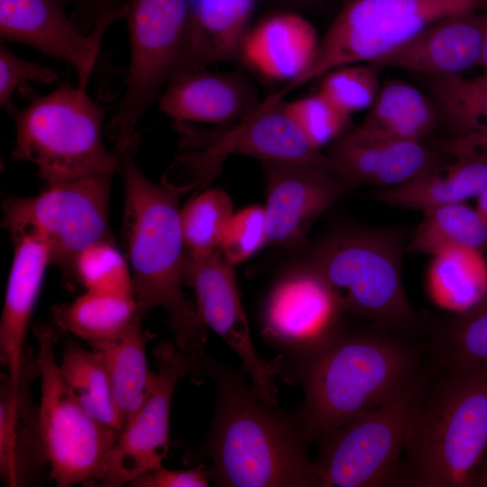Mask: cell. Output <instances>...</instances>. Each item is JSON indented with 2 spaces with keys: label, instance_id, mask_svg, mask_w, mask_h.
<instances>
[{
  "label": "cell",
  "instance_id": "cell-3",
  "mask_svg": "<svg viewBox=\"0 0 487 487\" xmlns=\"http://www.w3.org/2000/svg\"><path fill=\"white\" fill-rule=\"evenodd\" d=\"M134 136L123 155L124 212V245L133 271L138 314L163 308L179 348L202 351L206 326L182 290L185 256L179 209V190L150 180L137 167Z\"/></svg>",
  "mask_w": 487,
  "mask_h": 487
},
{
  "label": "cell",
  "instance_id": "cell-42",
  "mask_svg": "<svg viewBox=\"0 0 487 487\" xmlns=\"http://www.w3.org/2000/svg\"><path fill=\"white\" fill-rule=\"evenodd\" d=\"M279 10H290L301 13L303 11L324 10L334 3L343 0H270Z\"/></svg>",
  "mask_w": 487,
  "mask_h": 487
},
{
  "label": "cell",
  "instance_id": "cell-46",
  "mask_svg": "<svg viewBox=\"0 0 487 487\" xmlns=\"http://www.w3.org/2000/svg\"><path fill=\"white\" fill-rule=\"evenodd\" d=\"M476 210L487 223V187L477 197Z\"/></svg>",
  "mask_w": 487,
  "mask_h": 487
},
{
  "label": "cell",
  "instance_id": "cell-39",
  "mask_svg": "<svg viewBox=\"0 0 487 487\" xmlns=\"http://www.w3.org/2000/svg\"><path fill=\"white\" fill-rule=\"evenodd\" d=\"M57 79L58 74L51 69L37 62L23 60L1 44L0 105L13 116L19 111L12 101L17 87L30 81L50 84Z\"/></svg>",
  "mask_w": 487,
  "mask_h": 487
},
{
  "label": "cell",
  "instance_id": "cell-43",
  "mask_svg": "<svg viewBox=\"0 0 487 487\" xmlns=\"http://www.w3.org/2000/svg\"><path fill=\"white\" fill-rule=\"evenodd\" d=\"M65 2L76 3L81 5H91L96 9V15L103 10L116 6L122 3L118 0H64Z\"/></svg>",
  "mask_w": 487,
  "mask_h": 487
},
{
  "label": "cell",
  "instance_id": "cell-7",
  "mask_svg": "<svg viewBox=\"0 0 487 487\" xmlns=\"http://www.w3.org/2000/svg\"><path fill=\"white\" fill-rule=\"evenodd\" d=\"M285 102L263 101L236 124L205 129L174 121L179 145L185 151L163 176L162 183L180 193L204 188L219 173L231 154L262 162L297 164L332 171L329 160L307 141L285 111ZM333 172V171H332Z\"/></svg>",
  "mask_w": 487,
  "mask_h": 487
},
{
  "label": "cell",
  "instance_id": "cell-29",
  "mask_svg": "<svg viewBox=\"0 0 487 487\" xmlns=\"http://www.w3.org/2000/svg\"><path fill=\"white\" fill-rule=\"evenodd\" d=\"M53 313L60 329L90 345L118 335L138 311L133 295L87 290L73 302L55 307Z\"/></svg>",
  "mask_w": 487,
  "mask_h": 487
},
{
  "label": "cell",
  "instance_id": "cell-30",
  "mask_svg": "<svg viewBox=\"0 0 487 487\" xmlns=\"http://www.w3.org/2000/svg\"><path fill=\"white\" fill-rule=\"evenodd\" d=\"M59 367L84 410L96 421L120 435L124 422L115 403L100 355L92 349L71 343L64 349Z\"/></svg>",
  "mask_w": 487,
  "mask_h": 487
},
{
  "label": "cell",
  "instance_id": "cell-44",
  "mask_svg": "<svg viewBox=\"0 0 487 487\" xmlns=\"http://www.w3.org/2000/svg\"><path fill=\"white\" fill-rule=\"evenodd\" d=\"M483 20H484V29H483V41H482V51L480 66L482 69V73L487 74V5L482 9Z\"/></svg>",
  "mask_w": 487,
  "mask_h": 487
},
{
  "label": "cell",
  "instance_id": "cell-26",
  "mask_svg": "<svg viewBox=\"0 0 487 487\" xmlns=\"http://www.w3.org/2000/svg\"><path fill=\"white\" fill-rule=\"evenodd\" d=\"M426 291L438 308L463 315L487 298V261L483 252L450 246L432 255Z\"/></svg>",
  "mask_w": 487,
  "mask_h": 487
},
{
  "label": "cell",
  "instance_id": "cell-6",
  "mask_svg": "<svg viewBox=\"0 0 487 487\" xmlns=\"http://www.w3.org/2000/svg\"><path fill=\"white\" fill-rule=\"evenodd\" d=\"M400 254L396 234L356 230L326 238L314 251L310 264L345 313L406 335L418 319L403 288Z\"/></svg>",
  "mask_w": 487,
  "mask_h": 487
},
{
  "label": "cell",
  "instance_id": "cell-1",
  "mask_svg": "<svg viewBox=\"0 0 487 487\" xmlns=\"http://www.w3.org/2000/svg\"><path fill=\"white\" fill-rule=\"evenodd\" d=\"M216 387L207 437L198 456L216 485L317 487L315 461L298 412L262 400L240 371L209 360Z\"/></svg>",
  "mask_w": 487,
  "mask_h": 487
},
{
  "label": "cell",
  "instance_id": "cell-34",
  "mask_svg": "<svg viewBox=\"0 0 487 487\" xmlns=\"http://www.w3.org/2000/svg\"><path fill=\"white\" fill-rule=\"evenodd\" d=\"M230 196L219 188L207 189L180 210L185 257L202 259L220 250L233 217Z\"/></svg>",
  "mask_w": 487,
  "mask_h": 487
},
{
  "label": "cell",
  "instance_id": "cell-28",
  "mask_svg": "<svg viewBox=\"0 0 487 487\" xmlns=\"http://www.w3.org/2000/svg\"><path fill=\"white\" fill-rule=\"evenodd\" d=\"M439 119L431 97L405 82L388 80L355 129L378 138L421 141Z\"/></svg>",
  "mask_w": 487,
  "mask_h": 487
},
{
  "label": "cell",
  "instance_id": "cell-23",
  "mask_svg": "<svg viewBox=\"0 0 487 487\" xmlns=\"http://www.w3.org/2000/svg\"><path fill=\"white\" fill-rule=\"evenodd\" d=\"M14 244L0 323V360L14 383L20 377L29 319L51 262L50 248L39 237L23 234Z\"/></svg>",
  "mask_w": 487,
  "mask_h": 487
},
{
  "label": "cell",
  "instance_id": "cell-31",
  "mask_svg": "<svg viewBox=\"0 0 487 487\" xmlns=\"http://www.w3.org/2000/svg\"><path fill=\"white\" fill-rule=\"evenodd\" d=\"M450 246L487 250V223L476 209L456 203L423 212L407 250L434 255Z\"/></svg>",
  "mask_w": 487,
  "mask_h": 487
},
{
  "label": "cell",
  "instance_id": "cell-20",
  "mask_svg": "<svg viewBox=\"0 0 487 487\" xmlns=\"http://www.w3.org/2000/svg\"><path fill=\"white\" fill-rule=\"evenodd\" d=\"M39 375L37 354L26 352L16 383L8 374L2 375L0 473L11 487L32 484L48 466L40 436L38 407L30 396V385Z\"/></svg>",
  "mask_w": 487,
  "mask_h": 487
},
{
  "label": "cell",
  "instance_id": "cell-16",
  "mask_svg": "<svg viewBox=\"0 0 487 487\" xmlns=\"http://www.w3.org/2000/svg\"><path fill=\"white\" fill-rule=\"evenodd\" d=\"M220 250L202 259L184 256L183 282L196 292L198 313L204 325L223 339L242 361L252 379V388L266 403L278 406L274 383L277 362H268L256 352L233 270Z\"/></svg>",
  "mask_w": 487,
  "mask_h": 487
},
{
  "label": "cell",
  "instance_id": "cell-11",
  "mask_svg": "<svg viewBox=\"0 0 487 487\" xmlns=\"http://www.w3.org/2000/svg\"><path fill=\"white\" fill-rule=\"evenodd\" d=\"M421 375L384 404L354 417L320 444L317 487L399 486L401 458Z\"/></svg>",
  "mask_w": 487,
  "mask_h": 487
},
{
  "label": "cell",
  "instance_id": "cell-18",
  "mask_svg": "<svg viewBox=\"0 0 487 487\" xmlns=\"http://www.w3.org/2000/svg\"><path fill=\"white\" fill-rule=\"evenodd\" d=\"M326 156L346 189L398 186L443 163L441 155L421 141L378 138L355 128L332 142Z\"/></svg>",
  "mask_w": 487,
  "mask_h": 487
},
{
  "label": "cell",
  "instance_id": "cell-8",
  "mask_svg": "<svg viewBox=\"0 0 487 487\" xmlns=\"http://www.w3.org/2000/svg\"><path fill=\"white\" fill-rule=\"evenodd\" d=\"M487 0H343L305 73L278 98L339 67L372 63L448 15L482 10Z\"/></svg>",
  "mask_w": 487,
  "mask_h": 487
},
{
  "label": "cell",
  "instance_id": "cell-24",
  "mask_svg": "<svg viewBox=\"0 0 487 487\" xmlns=\"http://www.w3.org/2000/svg\"><path fill=\"white\" fill-rule=\"evenodd\" d=\"M258 0H191L187 49L179 70L206 69L239 54Z\"/></svg>",
  "mask_w": 487,
  "mask_h": 487
},
{
  "label": "cell",
  "instance_id": "cell-10",
  "mask_svg": "<svg viewBox=\"0 0 487 487\" xmlns=\"http://www.w3.org/2000/svg\"><path fill=\"white\" fill-rule=\"evenodd\" d=\"M130 66L124 95L106 133L122 152L161 87L179 70L187 49L191 0H128Z\"/></svg>",
  "mask_w": 487,
  "mask_h": 487
},
{
  "label": "cell",
  "instance_id": "cell-38",
  "mask_svg": "<svg viewBox=\"0 0 487 487\" xmlns=\"http://www.w3.org/2000/svg\"><path fill=\"white\" fill-rule=\"evenodd\" d=\"M266 243L264 207L251 206L233 216L220 249L225 259L234 265L248 259Z\"/></svg>",
  "mask_w": 487,
  "mask_h": 487
},
{
  "label": "cell",
  "instance_id": "cell-14",
  "mask_svg": "<svg viewBox=\"0 0 487 487\" xmlns=\"http://www.w3.org/2000/svg\"><path fill=\"white\" fill-rule=\"evenodd\" d=\"M158 371L152 373L145 400L125 425L111 451L99 485L120 487L140 474L162 466L169 450L170 410L181 378L205 375L207 355L163 341L154 350Z\"/></svg>",
  "mask_w": 487,
  "mask_h": 487
},
{
  "label": "cell",
  "instance_id": "cell-36",
  "mask_svg": "<svg viewBox=\"0 0 487 487\" xmlns=\"http://www.w3.org/2000/svg\"><path fill=\"white\" fill-rule=\"evenodd\" d=\"M285 111L315 149L334 142L350 130L351 115L319 92L284 104Z\"/></svg>",
  "mask_w": 487,
  "mask_h": 487
},
{
  "label": "cell",
  "instance_id": "cell-2",
  "mask_svg": "<svg viewBox=\"0 0 487 487\" xmlns=\"http://www.w3.org/2000/svg\"><path fill=\"white\" fill-rule=\"evenodd\" d=\"M405 335L343 330L326 348L279 376L301 384L298 416L309 443L321 444L359 414L400 393L423 372L427 345Z\"/></svg>",
  "mask_w": 487,
  "mask_h": 487
},
{
  "label": "cell",
  "instance_id": "cell-33",
  "mask_svg": "<svg viewBox=\"0 0 487 487\" xmlns=\"http://www.w3.org/2000/svg\"><path fill=\"white\" fill-rule=\"evenodd\" d=\"M427 87L440 118L455 135L487 131V74L473 78L427 77Z\"/></svg>",
  "mask_w": 487,
  "mask_h": 487
},
{
  "label": "cell",
  "instance_id": "cell-27",
  "mask_svg": "<svg viewBox=\"0 0 487 487\" xmlns=\"http://www.w3.org/2000/svg\"><path fill=\"white\" fill-rule=\"evenodd\" d=\"M137 314L118 335L90 345L106 370L113 398L125 425L142 405L152 372L146 360L147 336Z\"/></svg>",
  "mask_w": 487,
  "mask_h": 487
},
{
  "label": "cell",
  "instance_id": "cell-17",
  "mask_svg": "<svg viewBox=\"0 0 487 487\" xmlns=\"http://www.w3.org/2000/svg\"><path fill=\"white\" fill-rule=\"evenodd\" d=\"M262 166L268 243L277 246L299 244L313 223L346 190L328 170L272 162Z\"/></svg>",
  "mask_w": 487,
  "mask_h": 487
},
{
  "label": "cell",
  "instance_id": "cell-19",
  "mask_svg": "<svg viewBox=\"0 0 487 487\" xmlns=\"http://www.w3.org/2000/svg\"><path fill=\"white\" fill-rule=\"evenodd\" d=\"M484 20L482 10L448 15L374 62L426 75H462L480 66Z\"/></svg>",
  "mask_w": 487,
  "mask_h": 487
},
{
  "label": "cell",
  "instance_id": "cell-15",
  "mask_svg": "<svg viewBox=\"0 0 487 487\" xmlns=\"http://www.w3.org/2000/svg\"><path fill=\"white\" fill-rule=\"evenodd\" d=\"M64 0H0L2 41L29 45L47 56L71 65L78 87H87L106 30L126 15L121 4L99 12L89 33L85 34L68 17Z\"/></svg>",
  "mask_w": 487,
  "mask_h": 487
},
{
  "label": "cell",
  "instance_id": "cell-21",
  "mask_svg": "<svg viewBox=\"0 0 487 487\" xmlns=\"http://www.w3.org/2000/svg\"><path fill=\"white\" fill-rule=\"evenodd\" d=\"M261 102L239 72L206 69L176 74L159 100L162 113L174 121L231 125L250 115Z\"/></svg>",
  "mask_w": 487,
  "mask_h": 487
},
{
  "label": "cell",
  "instance_id": "cell-35",
  "mask_svg": "<svg viewBox=\"0 0 487 487\" xmlns=\"http://www.w3.org/2000/svg\"><path fill=\"white\" fill-rule=\"evenodd\" d=\"M380 69L374 63L336 68L322 77L317 92L349 115L370 109L381 87Z\"/></svg>",
  "mask_w": 487,
  "mask_h": 487
},
{
  "label": "cell",
  "instance_id": "cell-37",
  "mask_svg": "<svg viewBox=\"0 0 487 487\" xmlns=\"http://www.w3.org/2000/svg\"><path fill=\"white\" fill-rule=\"evenodd\" d=\"M74 272L87 290L133 296L126 262L112 240L98 242L80 253L74 263Z\"/></svg>",
  "mask_w": 487,
  "mask_h": 487
},
{
  "label": "cell",
  "instance_id": "cell-32",
  "mask_svg": "<svg viewBox=\"0 0 487 487\" xmlns=\"http://www.w3.org/2000/svg\"><path fill=\"white\" fill-rule=\"evenodd\" d=\"M427 351L435 368L487 366V298L438 329Z\"/></svg>",
  "mask_w": 487,
  "mask_h": 487
},
{
  "label": "cell",
  "instance_id": "cell-41",
  "mask_svg": "<svg viewBox=\"0 0 487 487\" xmlns=\"http://www.w3.org/2000/svg\"><path fill=\"white\" fill-rule=\"evenodd\" d=\"M443 153L454 159H476L487 161V131L454 135L440 142Z\"/></svg>",
  "mask_w": 487,
  "mask_h": 487
},
{
  "label": "cell",
  "instance_id": "cell-12",
  "mask_svg": "<svg viewBox=\"0 0 487 487\" xmlns=\"http://www.w3.org/2000/svg\"><path fill=\"white\" fill-rule=\"evenodd\" d=\"M110 174L50 185L37 196L9 198L4 226L13 239L32 234L51 251V262L74 271L77 257L89 246L112 240L108 226Z\"/></svg>",
  "mask_w": 487,
  "mask_h": 487
},
{
  "label": "cell",
  "instance_id": "cell-4",
  "mask_svg": "<svg viewBox=\"0 0 487 487\" xmlns=\"http://www.w3.org/2000/svg\"><path fill=\"white\" fill-rule=\"evenodd\" d=\"M424 372L409 421L399 486L467 487L487 450V366Z\"/></svg>",
  "mask_w": 487,
  "mask_h": 487
},
{
  "label": "cell",
  "instance_id": "cell-9",
  "mask_svg": "<svg viewBox=\"0 0 487 487\" xmlns=\"http://www.w3.org/2000/svg\"><path fill=\"white\" fill-rule=\"evenodd\" d=\"M41 378L39 430L51 477L59 487L99 483L119 436L92 418L65 382L56 360L55 334L35 328Z\"/></svg>",
  "mask_w": 487,
  "mask_h": 487
},
{
  "label": "cell",
  "instance_id": "cell-22",
  "mask_svg": "<svg viewBox=\"0 0 487 487\" xmlns=\"http://www.w3.org/2000/svg\"><path fill=\"white\" fill-rule=\"evenodd\" d=\"M318 43L315 26L301 13L279 10L249 29L238 56L262 78L289 84L308 69Z\"/></svg>",
  "mask_w": 487,
  "mask_h": 487
},
{
  "label": "cell",
  "instance_id": "cell-45",
  "mask_svg": "<svg viewBox=\"0 0 487 487\" xmlns=\"http://www.w3.org/2000/svg\"><path fill=\"white\" fill-rule=\"evenodd\" d=\"M473 486L487 487V450L477 471Z\"/></svg>",
  "mask_w": 487,
  "mask_h": 487
},
{
  "label": "cell",
  "instance_id": "cell-40",
  "mask_svg": "<svg viewBox=\"0 0 487 487\" xmlns=\"http://www.w3.org/2000/svg\"><path fill=\"white\" fill-rule=\"evenodd\" d=\"M207 468L202 464L188 470H170L163 465L147 471L132 480L133 487H205L209 484Z\"/></svg>",
  "mask_w": 487,
  "mask_h": 487
},
{
  "label": "cell",
  "instance_id": "cell-13",
  "mask_svg": "<svg viewBox=\"0 0 487 487\" xmlns=\"http://www.w3.org/2000/svg\"><path fill=\"white\" fill-rule=\"evenodd\" d=\"M344 310L309 263L283 273L271 286L262 313L263 340L279 352L277 375L326 348L344 330Z\"/></svg>",
  "mask_w": 487,
  "mask_h": 487
},
{
  "label": "cell",
  "instance_id": "cell-5",
  "mask_svg": "<svg viewBox=\"0 0 487 487\" xmlns=\"http://www.w3.org/2000/svg\"><path fill=\"white\" fill-rule=\"evenodd\" d=\"M13 157L35 164L48 186L102 174L119 166L102 140L103 111L80 87L60 84L14 116Z\"/></svg>",
  "mask_w": 487,
  "mask_h": 487
},
{
  "label": "cell",
  "instance_id": "cell-25",
  "mask_svg": "<svg viewBox=\"0 0 487 487\" xmlns=\"http://www.w3.org/2000/svg\"><path fill=\"white\" fill-rule=\"evenodd\" d=\"M487 187V161L455 159L441 163L398 186L380 188L373 198L391 207L427 210L478 197Z\"/></svg>",
  "mask_w": 487,
  "mask_h": 487
}]
</instances>
